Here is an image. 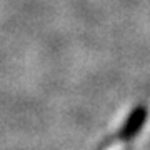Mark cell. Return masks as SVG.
<instances>
[{
  "instance_id": "obj_1",
  "label": "cell",
  "mask_w": 150,
  "mask_h": 150,
  "mask_svg": "<svg viewBox=\"0 0 150 150\" xmlns=\"http://www.w3.org/2000/svg\"><path fill=\"white\" fill-rule=\"evenodd\" d=\"M149 120V110L145 105H140L135 110L125 117L122 125L108 137L100 150H130L132 144L135 139L140 135L142 129L145 127V123Z\"/></svg>"
}]
</instances>
